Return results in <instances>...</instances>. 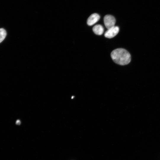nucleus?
<instances>
[{
	"mask_svg": "<svg viewBox=\"0 0 160 160\" xmlns=\"http://www.w3.org/2000/svg\"><path fill=\"white\" fill-rule=\"evenodd\" d=\"M111 55L115 63L121 65L128 64L131 60V56L129 52L123 48L114 49L111 52Z\"/></svg>",
	"mask_w": 160,
	"mask_h": 160,
	"instance_id": "1",
	"label": "nucleus"
},
{
	"mask_svg": "<svg viewBox=\"0 0 160 160\" xmlns=\"http://www.w3.org/2000/svg\"><path fill=\"white\" fill-rule=\"evenodd\" d=\"M92 30L95 34L100 35L103 33L104 31V28L101 25L98 24L93 27Z\"/></svg>",
	"mask_w": 160,
	"mask_h": 160,
	"instance_id": "5",
	"label": "nucleus"
},
{
	"mask_svg": "<svg viewBox=\"0 0 160 160\" xmlns=\"http://www.w3.org/2000/svg\"><path fill=\"white\" fill-rule=\"evenodd\" d=\"M16 124L17 125H20V121L19 120H17L16 121Z\"/></svg>",
	"mask_w": 160,
	"mask_h": 160,
	"instance_id": "7",
	"label": "nucleus"
},
{
	"mask_svg": "<svg viewBox=\"0 0 160 160\" xmlns=\"http://www.w3.org/2000/svg\"><path fill=\"white\" fill-rule=\"evenodd\" d=\"M119 28L118 26H114L108 29L105 33L104 36L105 37L111 38L116 36L118 33Z\"/></svg>",
	"mask_w": 160,
	"mask_h": 160,
	"instance_id": "3",
	"label": "nucleus"
},
{
	"mask_svg": "<svg viewBox=\"0 0 160 160\" xmlns=\"http://www.w3.org/2000/svg\"><path fill=\"white\" fill-rule=\"evenodd\" d=\"M100 18V15L97 13L92 14L87 19V25L89 26L93 25L99 20Z\"/></svg>",
	"mask_w": 160,
	"mask_h": 160,
	"instance_id": "4",
	"label": "nucleus"
},
{
	"mask_svg": "<svg viewBox=\"0 0 160 160\" xmlns=\"http://www.w3.org/2000/svg\"><path fill=\"white\" fill-rule=\"evenodd\" d=\"M104 22L105 26L108 29L115 26L116 20L113 16L107 15L104 18Z\"/></svg>",
	"mask_w": 160,
	"mask_h": 160,
	"instance_id": "2",
	"label": "nucleus"
},
{
	"mask_svg": "<svg viewBox=\"0 0 160 160\" xmlns=\"http://www.w3.org/2000/svg\"><path fill=\"white\" fill-rule=\"evenodd\" d=\"M7 35L5 30L3 28H0V43L5 39Z\"/></svg>",
	"mask_w": 160,
	"mask_h": 160,
	"instance_id": "6",
	"label": "nucleus"
}]
</instances>
